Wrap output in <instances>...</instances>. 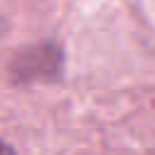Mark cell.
<instances>
[{"instance_id":"1","label":"cell","mask_w":155,"mask_h":155,"mask_svg":"<svg viewBox=\"0 0 155 155\" xmlns=\"http://www.w3.org/2000/svg\"><path fill=\"white\" fill-rule=\"evenodd\" d=\"M0 155H15V150H12L5 140H0Z\"/></svg>"}]
</instances>
